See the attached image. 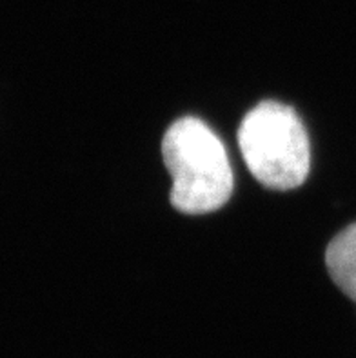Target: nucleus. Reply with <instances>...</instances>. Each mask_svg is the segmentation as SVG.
<instances>
[{
    "label": "nucleus",
    "instance_id": "2",
    "mask_svg": "<svg viewBox=\"0 0 356 358\" xmlns=\"http://www.w3.org/2000/svg\"><path fill=\"white\" fill-rule=\"evenodd\" d=\"M238 145L252 177L269 189H294L309 175V138L289 106L275 100L255 106L240 122Z\"/></svg>",
    "mask_w": 356,
    "mask_h": 358
},
{
    "label": "nucleus",
    "instance_id": "3",
    "mask_svg": "<svg viewBox=\"0 0 356 358\" xmlns=\"http://www.w3.org/2000/svg\"><path fill=\"white\" fill-rule=\"evenodd\" d=\"M331 280L356 304V222L343 227L325 250Z\"/></svg>",
    "mask_w": 356,
    "mask_h": 358
},
{
    "label": "nucleus",
    "instance_id": "1",
    "mask_svg": "<svg viewBox=\"0 0 356 358\" xmlns=\"http://www.w3.org/2000/svg\"><path fill=\"white\" fill-rule=\"evenodd\" d=\"M162 157L173 178L171 204L180 213H211L229 200L233 171L227 151L200 118L184 117L169 126Z\"/></svg>",
    "mask_w": 356,
    "mask_h": 358
}]
</instances>
